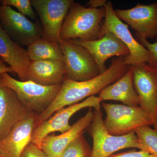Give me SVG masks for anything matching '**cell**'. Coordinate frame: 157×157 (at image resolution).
Here are the masks:
<instances>
[{
    "mask_svg": "<svg viewBox=\"0 0 157 157\" xmlns=\"http://www.w3.org/2000/svg\"><path fill=\"white\" fill-rule=\"evenodd\" d=\"M0 5L14 7L21 14L31 19H36V14L31 4V0H1Z\"/></svg>",
    "mask_w": 157,
    "mask_h": 157,
    "instance_id": "603a6c76",
    "label": "cell"
},
{
    "mask_svg": "<svg viewBox=\"0 0 157 157\" xmlns=\"http://www.w3.org/2000/svg\"><path fill=\"white\" fill-rule=\"evenodd\" d=\"M109 157H156L145 151L132 150L117 154L112 155Z\"/></svg>",
    "mask_w": 157,
    "mask_h": 157,
    "instance_id": "484cf974",
    "label": "cell"
},
{
    "mask_svg": "<svg viewBox=\"0 0 157 157\" xmlns=\"http://www.w3.org/2000/svg\"><path fill=\"white\" fill-rule=\"evenodd\" d=\"M104 8L106 15L103 27L105 32L113 33L129 49V55L124 58L125 63L131 67L141 63H147L150 59L149 52L133 36L129 31L128 25L117 16L112 2L108 1Z\"/></svg>",
    "mask_w": 157,
    "mask_h": 157,
    "instance_id": "9c48e42d",
    "label": "cell"
},
{
    "mask_svg": "<svg viewBox=\"0 0 157 157\" xmlns=\"http://www.w3.org/2000/svg\"><path fill=\"white\" fill-rule=\"evenodd\" d=\"M119 19L126 23L138 36L157 40V4H138L128 9L114 10Z\"/></svg>",
    "mask_w": 157,
    "mask_h": 157,
    "instance_id": "7c38bea8",
    "label": "cell"
},
{
    "mask_svg": "<svg viewBox=\"0 0 157 157\" xmlns=\"http://www.w3.org/2000/svg\"><path fill=\"white\" fill-rule=\"evenodd\" d=\"M2 85V82H1V76L0 75V86Z\"/></svg>",
    "mask_w": 157,
    "mask_h": 157,
    "instance_id": "f1b7e54d",
    "label": "cell"
},
{
    "mask_svg": "<svg viewBox=\"0 0 157 157\" xmlns=\"http://www.w3.org/2000/svg\"><path fill=\"white\" fill-rule=\"evenodd\" d=\"M1 76L2 85L13 90L29 110L38 114H41L50 107L63 83L47 86L30 80H17L8 73H3Z\"/></svg>",
    "mask_w": 157,
    "mask_h": 157,
    "instance_id": "3957f363",
    "label": "cell"
},
{
    "mask_svg": "<svg viewBox=\"0 0 157 157\" xmlns=\"http://www.w3.org/2000/svg\"><path fill=\"white\" fill-rule=\"evenodd\" d=\"M30 61L54 60L63 61V51L59 43L42 37L28 46L26 50Z\"/></svg>",
    "mask_w": 157,
    "mask_h": 157,
    "instance_id": "ffe728a7",
    "label": "cell"
},
{
    "mask_svg": "<svg viewBox=\"0 0 157 157\" xmlns=\"http://www.w3.org/2000/svg\"><path fill=\"white\" fill-rule=\"evenodd\" d=\"M132 68L139 106L151 119L152 125L157 130V68L144 63Z\"/></svg>",
    "mask_w": 157,
    "mask_h": 157,
    "instance_id": "30bf717a",
    "label": "cell"
},
{
    "mask_svg": "<svg viewBox=\"0 0 157 157\" xmlns=\"http://www.w3.org/2000/svg\"><path fill=\"white\" fill-rule=\"evenodd\" d=\"M102 102L100 97L93 96L77 104L59 109L47 120L35 128L31 143L40 148L42 140L48 135L56 132L63 133L70 130L72 126L69 124V121L76 112L87 107L100 109Z\"/></svg>",
    "mask_w": 157,
    "mask_h": 157,
    "instance_id": "52a82bcc",
    "label": "cell"
},
{
    "mask_svg": "<svg viewBox=\"0 0 157 157\" xmlns=\"http://www.w3.org/2000/svg\"><path fill=\"white\" fill-rule=\"evenodd\" d=\"M0 58L11 67L20 80H28V71L31 61L26 50L13 41L1 25Z\"/></svg>",
    "mask_w": 157,
    "mask_h": 157,
    "instance_id": "e0dca14e",
    "label": "cell"
},
{
    "mask_svg": "<svg viewBox=\"0 0 157 157\" xmlns=\"http://www.w3.org/2000/svg\"><path fill=\"white\" fill-rule=\"evenodd\" d=\"M135 132L141 144V150L157 157V130L150 126H144L136 129Z\"/></svg>",
    "mask_w": 157,
    "mask_h": 157,
    "instance_id": "44dd1931",
    "label": "cell"
},
{
    "mask_svg": "<svg viewBox=\"0 0 157 157\" xmlns=\"http://www.w3.org/2000/svg\"><path fill=\"white\" fill-rule=\"evenodd\" d=\"M82 133L69 144L60 157H90L92 148Z\"/></svg>",
    "mask_w": 157,
    "mask_h": 157,
    "instance_id": "7402d4cb",
    "label": "cell"
},
{
    "mask_svg": "<svg viewBox=\"0 0 157 157\" xmlns=\"http://www.w3.org/2000/svg\"><path fill=\"white\" fill-rule=\"evenodd\" d=\"M38 114L33 113L17 124L6 137L0 140L2 157H21L23 152L31 143L32 135L37 126Z\"/></svg>",
    "mask_w": 157,
    "mask_h": 157,
    "instance_id": "9a60e30c",
    "label": "cell"
},
{
    "mask_svg": "<svg viewBox=\"0 0 157 157\" xmlns=\"http://www.w3.org/2000/svg\"><path fill=\"white\" fill-rule=\"evenodd\" d=\"M105 15L104 8H86L74 2L63 22L60 39L92 41L101 39L105 34L102 24Z\"/></svg>",
    "mask_w": 157,
    "mask_h": 157,
    "instance_id": "7a4b0ae2",
    "label": "cell"
},
{
    "mask_svg": "<svg viewBox=\"0 0 157 157\" xmlns=\"http://www.w3.org/2000/svg\"><path fill=\"white\" fill-rule=\"evenodd\" d=\"M156 3H157V2H156Z\"/></svg>",
    "mask_w": 157,
    "mask_h": 157,
    "instance_id": "4dcf8cb0",
    "label": "cell"
},
{
    "mask_svg": "<svg viewBox=\"0 0 157 157\" xmlns=\"http://www.w3.org/2000/svg\"><path fill=\"white\" fill-rule=\"evenodd\" d=\"M0 157H1V155H0Z\"/></svg>",
    "mask_w": 157,
    "mask_h": 157,
    "instance_id": "f546056e",
    "label": "cell"
},
{
    "mask_svg": "<svg viewBox=\"0 0 157 157\" xmlns=\"http://www.w3.org/2000/svg\"><path fill=\"white\" fill-rule=\"evenodd\" d=\"M63 61L45 60L31 61L28 71V80L43 86L61 84L66 78Z\"/></svg>",
    "mask_w": 157,
    "mask_h": 157,
    "instance_id": "ac0fdd59",
    "label": "cell"
},
{
    "mask_svg": "<svg viewBox=\"0 0 157 157\" xmlns=\"http://www.w3.org/2000/svg\"><path fill=\"white\" fill-rule=\"evenodd\" d=\"M93 118V111L89 108L86 114L72 125L70 130L61 135H49L42 140L40 149L47 157H60L67 147L90 124Z\"/></svg>",
    "mask_w": 157,
    "mask_h": 157,
    "instance_id": "2e32d148",
    "label": "cell"
},
{
    "mask_svg": "<svg viewBox=\"0 0 157 157\" xmlns=\"http://www.w3.org/2000/svg\"><path fill=\"white\" fill-rule=\"evenodd\" d=\"M101 108L94 109L93 120L86 129L93 138L90 157H109L115 152L125 148L141 150V144L135 132L119 136L108 133L104 125Z\"/></svg>",
    "mask_w": 157,
    "mask_h": 157,
    "instance_id": "277c9868",
    "label": "cell"
},
{
    "mask_svg": "<svg viewBox=\"0 0 157 157\" xmlns=\"http://www.w3.org/2000/svg\"><path fill=\"white\" fill-rule=\"evenodd\" d=\"M42 25L43 37L59 43L62 25L73 0H31Z\"/></svg>",
    "mask_w": 157,
    "mask_h": 157,
    "instance_id": "8fae6325",
    "label": "cell"
},
{
    "mask_svg": "<svg viewBox=\"0 0 157 157\" xmlns=\"http://www.w3.org/2000/svg\"><path fill=\"white\" fill-rule=\"evenodd\" d=\"M108 1L107 0H90L87 3L88 6L90 8H104Z\"/></svg>",
    "mask_w": 157,
    "mask_h": 157,
    "instance_id": "4316f807",
    "label": "cell"
},
{
    "mask_svg": "<svg viewBox=\"0 0 157 157\" xmlns=\"http://www.w3.org/2000/svg\"><path fill=\"white\" fill-rule=\"evenodd\" d=\"M124 58L113 59L105 72L89 80L76 81L66 77L53 103L44 112L38 114L37 126L47 120L59 109L77 104L85 98L99 94L105 87L118 80L131 67L125 63Z\"/></svg>",
    "mask_w": 157,
    "mask_h": 157,
    "instance_id": "6da1fadb",
    "label": "cell"
},
{
    "mask_svg": "<svg viewBox=\"0 0 157 157\" xmlns=\"http://www.w3.org/2000/svg\"><path fill=\"white\" fill-rule=\"evenodd\" d=\"M21 157H47L42 150L31 143L26 147Z\"/></svg>",
    "mask_w": 157,
    "mask_h": 157,
    "instance_id": "d4e9b609",
    "label": "cell"
},
{
    "mask_svg": "<svg viewBox=\"0 0 157 157\" xmlns=\"http://www.w3.org/2000/svg\"><path fill=\"white\" fill-rule=\"evenodd\" d=\"M33 113L21 102L13 90L0 86V140Z\"/></svg>",
    "mask_w": 157,
    "mask_h": 157,
    "instance_id": "5bb4252c",
    "label": "cell"
},
{
    "mask_svg": "<svg viewBox=\"0 0 157 157\" xmlns=\"http://www.w3.org/2000/svg\"><path fill=\"white\" fill-rule=\"evenodd\" d=\"M102 101H120L130 107L139 106V100L134 86L132 67L123 76L99 93Z\"/></svg>",
    "mask_w": 157,
    "mask_h": 157,
    "instance_id": "d6986e66",
    "label": "cell"
},
{
    "mask_svg": "<svg viewBox=\"0 0 157 157\" xmlns=\"http://www.w3.org/2000/svg\"><path fill=\"white\" fill-rule=\"evenodd\" d=\"M4 73H11L14 74L11 67L0 58V75Z\"/></svg>",
    "mask_w": 157,
    "mask_h": 157,
    "instance_id": "83f0119b",
    "label": "cell"
},
{
    "mask_svg": "<svg viewBox=\"0 0 157 157\" xmlns=\"http://www.w3.org/2000/svg\"><path fill=\"white\" fill-rule=\"evenodd\" d=\"M136 37L140 44L145 47L149 52L150 59L147 64L153 68H157V41L154 43H151L147 39L136 34Z\"/></svg>",
    "mask_w": 157,
    "mask_h": 157,
    "instance_id": "cb8c5ba5",
    "label": "cell"
},
{
    "mask_svg": "<svg viewBox=\"0 0 157 157\" xmlns=\"http://www.w3.org/2000/svg\"><path fill=\"white\" fill-rule=\"evenodd\" d=\"M70 41L84 47L90 53L98 65L100 73H104L107 68L106 62L114 56L126 57L129 51L126 46L113 33L107 31L101 39L94 41H84L80 39Z\"/></svg>",
    "mask_w": 157,
    "mask_h": 157,
    "instance_id": "4fadbf2b",
    "label": "cell"
},
{
    "mask_svg": "<svg viewBox=\"0 0 157 157\" xmlns=\"http://www.w3.org/2000/svg\"><path fill=\"white\" fill-rule=\"evenodd\" d=\"M0 25L21 46H28L43 37L42 29L11 7L0 5Z\"/></svg>",
    "mask_w": 157,
    "mask_h": 157,
    "instance_id": "ba28073f",
    "label": "cell"
},
{
    "mask_svg": "<svg viewBox=\"0 0 157 157\" xmlns=\"http://www.w3.org/2000/svg\"><path fill=\"white\" fill-rule=\"evenodd\" d=\"M106 113L104 126L108 133L113 136H123L144 126L152 125L149 116L140 106L103 103Z\"/></svg>",
    "mask_w": 157,
    "mask_h": 157,
    "instance_id": "5b68a950",
    "label": "cell"
},
{
    "mask_svg": "<svg viewBox=\"0 0 157 157\" xmlns=\"http://www.w3.org/2000/svg\"><path fill=\"white\" fill-rule=\"evenodd\" d=\"M66 71V78L83 81L101 74L95 60L84 47L70 40L60 39Z\"/></svg>",
    "mask_w": 157,
    "mask_h": 157,
    "instance_id": "8992f818",
    "label": "cell"
}]
</instances>
